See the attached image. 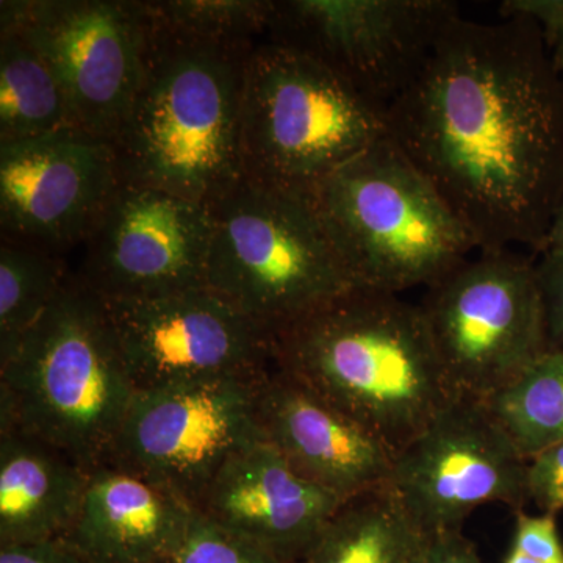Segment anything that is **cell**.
Segmentation results:
<instances>
[{"label":"cell","instance_id":"obj_1","mask_svg":"<svg viewBox=\"0 0 563 563\" xmlns=\"http://www.w3.org/2000/svg\"><path fill=\"white\" fill-rule=\"evenodd\" d=\"M501 18L455 16L385 124L477 250L542 252L563 195V79L539 24Z\"/></svg>","mask_w":563,"mask_h":563},{"label":"cell","instance_id":"obj_2","mask_svg":"<svg viewBox=\"0 0 563 563\" xmlns=\"http://www.w3.org/2000/svg\"><path fill=\"white\" fill-rule=\"evenodd\" d=\"M276 365L398 453L453 391L420 303L354 288L274 335Z\"/></svg>","mask_w":563,"mask_h":563},{"label":"cell","instance_id":"obj_3","mask_svg":"<svg viewBox=\"0 0 563 563\" xmlns=\"http://www.w3.org/2000/svg\"><path fill=\"white\" fill-rule=\"evenodd\" d=\"M147 22L143 77L113 141L122 179L210 206L243 179L244 79L257 44L192 38Z\"/></svg>","mask_w":563,"mask_h":563},{"label":"cell","instance_id":"obj_4","mask_svg":"<svg viewBox=\"0 0 563 563\" xmlns=\"http://www.w3.org/2000/svg\"><path fill=\"white\" fill-rule=\"evenodd\" d=\"M135 393L106 301L70 269L0 365V432L29 433L92 470L109 459Z\"/></svg>","mask_w":563,"mask_h":563},{"label":"cell","instance_id":"obj_5","mask_svg":"<svg viewBox=\"0 0 563 563\" xmlns=\"http://www.w3.org/2000/svg\"><path fill=\"white\" fill-rule=\"evenodd\" d=\"M310 202L355 287H431L468 261L473 236L387 135L321 181Z\"/></svg>","mask_w":563,"mask_h":563},{"label":"cell","instance_id":"obj_6","mask_svg":"<svg viewBox=\"0 0 563 563\" xmlns=\"http://www.w3.org/2000/svg\"><path fill=\"white\" fill-rule=\"evenodd\" d=\"M385 135V111L320 63L268 40L251 51L243 92V179L307 199Z\"/></svg>","mask_w":563,"mask_h":563},{"label":"cell","instance_id":"obj_7","mask_svg":"<svg viewBox=\"0 0 563 563\" xmlns=\"http://www.w3.org/2000/svg\"><path fill=\"white\" fill-rule=\"evenodd\" d=\"M210 209L207 287L274 335L357 288L306 198L242 179Z\"/></svg>","mask_w":563,"mask_h":563},{"label":"cell","instance_id":"obj_8","mask_svg":"<svg viewBox=\"0 0 563 563\" xmlns=\"http://www.w3.org/2000/svg\"><path fill=\"white\" fill-rule=\"evenodd\" d=\"M426 324L457 395L485 401L548 350L536 262L483 250L426 288Z\"/></svg>","mask_w":563,"mask_h":563},{"label":"cell","instance_id":"obj_9","mask_svg":"<svg viewBox=\"0 0 563 563\" xmlns=\"http://www.w3.org/2000/svg\"><path fill=\"white\" fill-rule=\"evenodd\" d=\"M0 31L20 35L60 84L70 122L113 143L139 91L150 22L143 2L3 0Z\"/></svg>","mask_w":563,"mask_h":563},{"label":"cell","instance_id":"obj_10","mask_svg":"<svg viewBox=\"0 0 563 563\" xmlns=\"http://www.w3.org/2000/svg\"><path fill=\"white\" fill-rule=\"evenodd\" d=\"M265 374L136 391L106 462L161 485L195 510L225 463L265 442L258 418Z\"/></svg>","mask_w":563,"mask_h":563},{"label":"cell","instance_id":"obj_11","mask_svg":"<svg viewBox=\"0 0 563 563\" xmlns=\"http://www.w3.org/2000/svg\"><path fill=\"white\" fill-rule=\"evenodd\" d=\"M459 14L451 0H279L266 40L320 63L385 111Z\"/></svg>","mask_w":563,"mask_h":563},{"label":"cell","instance_id":"obj_12","mask_svg":"<svg viewBox=\"0 0 563 563\" xmlns=\"http://www.w3.org/2000/svg\"><path fill=\"white\" fill-rule=\"evenodd\" d=\"M388 488L426 536L462 531L485 504L525 509L528 461L484 401L455 395L393 455Z\"/></svg>","mask_w":563,"mask_h":563},{"label":"cell","instance_id":"obj_13","mask_svg":"<svg viewBox=\"0 0 563 563\" xmlns=\"http://www.w3.org/2000/svg\"><path fill=\"white\" fill-rule=\"evenodd\" d=\"M106 303L135 391L276 366L274 333L209 287Z\"/></svg>","mask_w":563,"mask_h":563},{"label":"cell","instance_id":"obj_14","mask_svg":"<svg viewBox=\"0 0 563 563\" xmlns=\"http://www.w3.org/2000/svg\"><path fill=\"white\" fill-rule=\"evenodd\" d=\"M211 233L207 203L122 180L73 273L103 301L207 287Z\"/></svg>","mask_w":563,"mask_h":563},{"label":"cell","instance_id":"obj_15","mask_svg":"<svg viewBox=\"0 0 563 563\" xmlns=\"http://www.w3.org/2000/svg\"><path fill=\"white\" fill-rule=\"evenodd\" d=\"M122 180L113 143L79 129L0 144L2 240L66 257L87 242Z\"/></svg>","mask_w":563,"mask_h":563},{"label":"cell","instance_id":"obj_16","mask_svg":"<svg viewBox=\"0 0 563 563\" xmlns=\"http://www.w3.org/2000/svg\"><path fill=\"white\" fill-rule=\"evenodd\" d=\"M258 418L265 442L342 501L390 485V448L277 365L258 385Z\"/></svg>","mask_w":563,"mask_h":563},{"label":"cell","instance_id":"obj_17","mask_svg":"<svg viewBox=\"0 0 563 563\" xmlns=\"http://www.w3.org/2000/svg\"><path fill=\"white\" fill-rule=\"evenodd\" d=\"M342 503L262 442L225 463L195 510L282 561L299 563Z\"/></svg>","mask_w":563,"mask_h":563},{"label":"cell","instance_id":"obj_18","mask_svg":"<svg viewBox=\"0 0 563 563\" xmlns=\"http://www.w3.org/2000/svg\"><path fill=\"white\" fill-rule=\"evenodd\" d=\"M191 514L161 485L106 462L90 470L66 540L92 563H165Z\"/></svg>","mask_w":563,"mask_h":563},{"label":"cell","instance_id":"obj_19","mask_svg":"<svg viewBox=\"0 0 563 563\" xmlns=\"http://www.w3.org/2000/svg\"><path fill=\"white\" fill-rule=\"evenodd\" d=\"M90 470L52 444L0 432V544L66 539L84 501Z\"/></svg>","mask_w":563,"mask_h":563},{"label":"cell","instance_id":"obj_20","mask_svg":"<svg viewBox=\"0 0 563 563\" xmlns=\"http://www.w3.org/2000/svg\"><path fill=\"white\" fill-rule=\"evenodd\" d=\"M428 537L395 493L379 488L343 501L299 563H415Z\"/></svg>","mask_w":563,"mask_h":563},{"label":"cell","instance_id":"obj_21","mask_svg":"<svg viewBox=\"0 0 563 563\" xmlns=\"http://www.w3.org/2000/svg\"><path fill=\"white\" fill-rule=\"evenodd\" d=\"M74 129L47 63L13 32L0 31V144Z\"/></svg>","mask_w":563,"mask_h":563},{"label":"cell","instance_id":"obj_22","mask_svg":"<svg viewBox=\"0 0 563 563\" xmlns=\"http://www.w3.org/2000/svg\"><path fill=\"white\" fill-rule=\"evenodd\" d=\"M484 402L526 461L553 446L563 439V351H544Z\"/></svg>","mask_w":563,"mask_h":563},{"label":"cell","instance_id":"obj_23","mask_svg":"<svg viewBox=\"0 0 563 563\" xmlns=\"http://www.w3.org/2000/svg\"><path fill=\"white\" fill-rule=\"evenodd\" d=\"M68 258L2 240L0 246V365L60 295L70 274Z\"/></svg>","mask_w":563,"mask_h":563},{"label":"cell","instance_id":"obj_24","mask_svg":"<svg viewBox=\"0 0 563 563\" xmlns=\"http://www.w3.org/2000/svg\"><path fill=\"white\" fill-rule=\"evenodd\" d=\"M147 16L168 31L217 43L255 46L268 38L273 2L166 0L143 2Z\"/></svg>","mask_w":563,"mask_h":563},{"label":"cell","instance_id":"obj_25","mask_svg":"<svg viewBox=\"0 0 563 563\" xmlns=\"http://www.w3.org/2000/svg\"><path fill=\"white\" fill-rule=\"evenodd\" d=\"M165 563H287L272 551L236 536L192 510Z\"/></svg>","mask_w":563,"mask_h":563},{"label":"cell","instance_id":"obj_26","mask_svg":"<svg viewBox=\"0 0 563 563\" xmlns=\"http://www.w3.org/2000/svg\"><path fill=\"white\" fill-rule=\"evenodd\" d=\"M501 563H563V540L558 517L515 512L509 550Z\"/></svg>","mask_w":563,"mask_h":563},{"label":"cell","instance_id":"obj_27","mask_svg":"<svg viewBox=\"0 0 563 563\" xmlns=\"http://www.w3.org/2000/svg\"><path fill=\"white\" fill-rule=\"evenodd\" d=\"M548 350L563 351V246L547 247L536 262Z\"/></svg>","mask_w":563,"mask_h":563},{"label":"cell","instance_id":"obj_28","mask_svg":"<svg viewBox=\"0 0 563 563\" xmlns=\"http://www.w3.org/2000/svg\"><path fill=\"white\" fill-rule=\"evenodd\" d=\"M528 496L539 512H563V439L528 462Z\"/></svg>","mask_w":563,"mask_h":563},{"label":"cell","instance_id":"obj_29","mask_svg":"<svg viewBox=\"0 0 563 563\" xmlns=\"http://www.w3.org/2000/svg\"><path fill=\"white\" fill-rule=\"evenodd\" d=\"M499 13L518 14L539 24L563 79V0H506Z\"/></svg>","mask_w":563,"mask_h":563},{"label":"cell","instance_id":"obj_30","mask_svg":"<svg viewBox=\"0 0 563 563\" xmlns=\"http://www.w3.org/2000/svg\"><path fill=\"white\" fill-rule=\"evenodd\" d=\"M0 563H92L66 539L0 544Z\"/></svg>","mask_w":563,"mask_h":563},{"label":"cell","instance_id":"obj_31","mask_svg":"<svg viewBox=\"0 0 563 563\" xmlns=\"http://www.w3.org/2000/svg\"><path fill=\"white\" fill-rule=\"evenodd\" d=\"M415 563H485L462 531L429 536Z\"/></svg>","mask_w":563,"mask_h":563},{"label":"cell","instance_id":"obj_32","mask_svg":"<svg viewBox=\"0 0 563 563\" xmlns=\"http://www.w3.org/2000/svg\"><path fill=\"white\" fill-rule=\"evenodd\" d=\"M563 246V195L561 202H559L558 210H555L553 224H551L550 235H548L547 247ZM540 254V252H539Z\"/></svg>","mask_w":563,"mask_h":563}]
</instances>
